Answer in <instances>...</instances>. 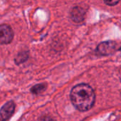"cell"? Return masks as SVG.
Wrapping results in <instances>:
<instances>
[{
	"label": "cell",
	"instance_id": "obj_1",
	"mask_svg": "<svg viewBox=\"0 0 121 121\" xmlns=\"http://www.w3.org/2000/svg\"><path fill=\"white\" fill-rule=\"evenodd\" d=\"M71 100L78 110L86 111L93 107L95 100V95L90 86L82 83L77 85L72 89Z\"/></svg>",
	"mask_w": 121,
	"mask_h": 121
},
{
	"label": "cell",
	"instance_id": "obj_2",
	"mask_svg": "<svg viewBox=\"0 0 121 121\" xmlns=\"http://www.w3.org/2000/svg\"><path fill=\"white\" fill-rule=\"evenodd\" d=\"M14 32L10 26L7 24L0 25V43L8 44L12 42Z\"/></svg>",
	"mask_w": 121,
	"mask_h": 121
},
{
	"label": "cell",
	"instance_id": "obj_3",
	"mask_svg": "<svg viewBox=\"0 0 121 121\" xmlns=\"http://www.w3.org/2000/svg\"><path fill=\"white\" fill-rule=\"evenodd\" d=\"M15 110V104L12 101L7 103L0 109V121H7L13 115Z\"/></svg>",
	"mask_w": 121,
	"mask_h": 121
},
{
	"label": "cell",
	"instance_id": "obj_4",
	"mask_svg": "<svg viewBox=\"0 0 121 121\" xmlns=\"http://www.w3.org/2000/svg\"><path fill=\"white\" fill-rule=\"evenodd\" d=\"M115 49V43L113 41H105L100 43L97 48V51L100 55L106 56L111 54Z\"/></svg>",
	"mask_w": 121,
	"mask_h": 121
},
{
	"label": "cell",
	"instance_id": "obj_5",
	"mask_svg": "<svg viewBox=\"0 0 121 121\" xmlns=\"http://www.w3.org/2000/svg\"><path fill=\"white\" fill-rule=\"evenodd\" d=\"M85 11L83 9L79 7H74L71 12V17L74 22L79 23L81 22L85 17Z\"/></svg>",
	"mask_w": 121,
	"mask_h": 121
},
{
	"label": "cell",
	"instance_id": "obj_6",
	"mask_svg": "<svg viewBox=\"0 0 121 121\" xmlns=\"http://www.w3.org/2000/svg\"><path fill=\"white\" fill-rule=\"evenodd\" d=\"M45 88H46V85H44V84H39V85H36V86H34L31 88V92L33 93H35V94L40 93L42 91H43L45 90Z\"/></svg>",
	"mask_w": 121,
	"mask_h": 121
},
{
	"label": "cell",
	"instance_id": "obj_7",
	"mask_svg": "<svg viewBox=\"0 0 121 121\" xmlns=\"http://www.w3.org/2000/svg\"><path fill=\"white\" fill-rule=\"evenodd\" d=\"M103 1H104L105 4H106L107 5L112 7V6L117 4L120 0H103Z\"/></svg>",
	"mask_w": 121,
	"mask_h": 121
},
{
	"label": "cell",
	"instance_id": "obj_8",
	"mask_svg": "<svg viewBox=\"0 0 121 121\" xmlns=\"http://www.w3.org/2000/svg\"><path fill=\"white\" fill-rule=\"evenodd\" d=\"M39 121H56L53 117L48 116V115H43L39 118Z\"/></svg>",
	"mask_w": 121,
	"mask_h": 121
},
{
	"label": "cell",
	"instance_id": "obj_9",
	"mask_svg": "<svg viewBox=\"0 0 121 121\" xmlns=\"http://www.w3.org/2000/svg\"><path fill=\"white\" fill-rule=\"evenodd\" d=\"M120 51H121V47H120Z\"/></svg>",
	"mask_w": 121,
	"mask_h": 121
}]
</instances>
